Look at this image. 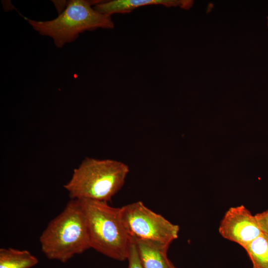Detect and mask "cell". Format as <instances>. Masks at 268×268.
<instances>
[{"instance_id":"1","label":"cell","mask_w":268,"mask_h":268,"mask_svg":"<svg viewBox=\"0 0 268 268\" xmlns=\"http://www.w3.org/2000/svg\"><path fill=\"white\" fill-rule=\"evenodd\" d=\"M41 251L50 260L66 263L91 248L86 217L79 200L71 199L51 220L39 238Z\"/></svg>"},{"instance_id":"2","label":"cell","mask_w":268,"mask_h":268,"mask_svg":"<svg viewBox=\"0 0 268 268\" xmlns=\"http://www.w3.org/2000/svg\"><path fill=\"white\" fill-rule=\"evenodd\" d=\"M79 200L86 219L91 248L116 260H127L132 239L121 207L111 206L104 201Z\"/></svg>"},{"instance_id":"3","label":"cell","mask_w":268,"mask_h":268,"mask_svg":"<svg viewBox=\"0 0 268 268\" xmlns=\"http://www.w3.org/2000/svg\"><path fill=\"white\" fill-rule=\"evenodd\" d=\"M129 172L128 166L121 161L87 157L64 188L71 199L107 202L121 189Z\"/></svg>"},{"instance_id":"4","label":"cell","mask_w":268,"mask_h":268,"mask_svg":"<svg viewBox=\"0 0 268 268\" xmlns=\"http://www.w3.org/2000/svg\"><path fill=\"white\" fill-rule=\"evenodd\" d=\"M103 0H70L58 17L47 21H37L24 17L29 25L41 35L51 38L56 47L63 48L74 41L87 31L114 27L111 16L95 10L94 6Z\"/></svg>"},{"instance_id":"5","label":"cell","mask_w":268,"mask_h":268,"mask_svg":"<svg viewBox=\"0 0 268 268\" xmlns=\"http://www.w3.org/2000/svg\"><path fill=\"white\" fill-rule=\"evenodd\" d=\"M126 229L132 239L151 240L170 245L178 238L180 228L147 208L142 201L121 207Z\"/></svg>"},{"instance_id":"6","label":"cell","mask_w":268,"mask_h":268,"mask_svg":"<svg viewBox=\"0 0 268 268\" xmlns=\"http://www.w3.org/2000/svg\"><path fill=\"white\" fill-rule=\"evenodd\" d=\"M218 231L224 238L243 248L263 233L255 215L243 205L227 210L220 222Z\"/></svg>"},{"instance_id":"7","label":"cell","mask_w":268,"mask_h":268,"mask_svg":"<svg viewBox=\"0 0 268 268\" xmlns=\"http://www.w3.org/2000/svg\"><path fill=\"white\" fill-rule=\"evenodd\" d=\"M192 0H114L102 1L93 8L99 12L111 16L115 13H128L139 7L150 5H163L189 10L194 4Z\"/></svg>"},{"instance_id":"8","label":"cell","mask_w":268,"mask_h":268,"mask_svg":"<svg viewBox=\"0 0 268 268\" xmlns=\"http://www.w3.org/2000/svg\"><path fill=\"white\" fill-rule=\"evenodd\" d=\"M132 239L135 244L143 268H170L171 262L167 257L169 244L151 240Z\"/></svg>"},{"instance_id":"9","label":"cell","mask_w":268,"mask_h":268,"mask_svg":"<svg viewBox=\"0 0 268 268\" xmlns=\"http://www.w3.org/2000/svg\"><path fill=\"white\" fill-rule=\"evenodd\" d=\"M38 262V259L26 250L0 249V268H31Z\"/></svg>"},{"instance_id":"10","label":"cell","mask_w":268,"mask_h":268,"mask_svg":"<svg viewBox=\"0 0 268 268\" xmlns=\"http://www.w3.org/2000/svg\"><path fill=\"white\" fill-rule=\"evenodd\" d=\"M244 249L253 268H268V235L263 233Z\"/></svg>"},{"instance_id":"11","label":"cell","mask_w":268,"mask_h":268,"mask_svg":"<svg viewBox=\"0 0 268 268\" xmlns=\"http://www.w3.org/2000/svg\"><path fill=\"white\" fill-rule=\"evenodd\" d=\"M127 260L128 261V268H143L135 244L132 239Z\"/></svg>"},{"instance_id":"12","label":"cell","mask_w":268,"mask_h":268,"mask_svg":"<svg viewBox=\"0 0 268 268\" xmlns=\"http://www.w3.org/2000/svg\"><path fill=\"white\" fill-rule=\"evenodd\" d=\"M263 232L268 235V209L255 215Z\"/></svg>"},{"instance_id":"13","label":"cell","mask_w":268,"mask_h":268,"mask_svg":"<svg viewBox=\"0 0 268 268\" xmlns=\"http://www.w3.org/2000/svg\"><path fill=\"white\" fill-rule=\"evenodd\" d=\"M56 9L60 14L62 13L67 5L68 1L66 0H52Z\"/></svg>"},{"instance_id":"14","label":"cell","mask_w":268,"mask_h":268,"mask_svg":"<svg viewBox=\"0 0 268 268\" xmlns=\"http://www.w3.org/2000/svg\"><path fill=\"white\" fill-rule=\"evenodd\" d=\"M170 268H178L176 266H174V265L171 262Z\"/></svg>"},{"instance_id":"15","label":"cell","mask_w":268,"mask_h":268,"mask_svg":"<svg viewBox=\"0 0 268 268\" xmlns=\"http://www.w3.org/2000/svg\"><path fill=\"white\" fill-rule=\"evenodd\" d=\"M267 25H268V16L267 17Z\"/></svg>"}]
</instances>
